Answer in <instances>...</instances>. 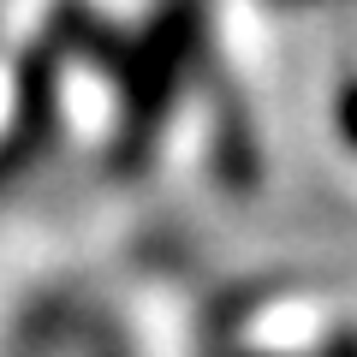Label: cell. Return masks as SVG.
Wrapping results in <instances>:
<instances>
[{
	"mask_svg": "<svg viewBox=\"0 0 357 357\" xmlns=\"http://www.w3.org/2000/svg\"><path fill=\"white\" fill-rule=\"evenodd\" d=\"M280 6H321V0H280Z\"/></svg>",
	"mask_w": 357,
	"mask_h": 357,
	"instance_id": "6da1fadb",
	"label": "cell"
}]
</instances>
